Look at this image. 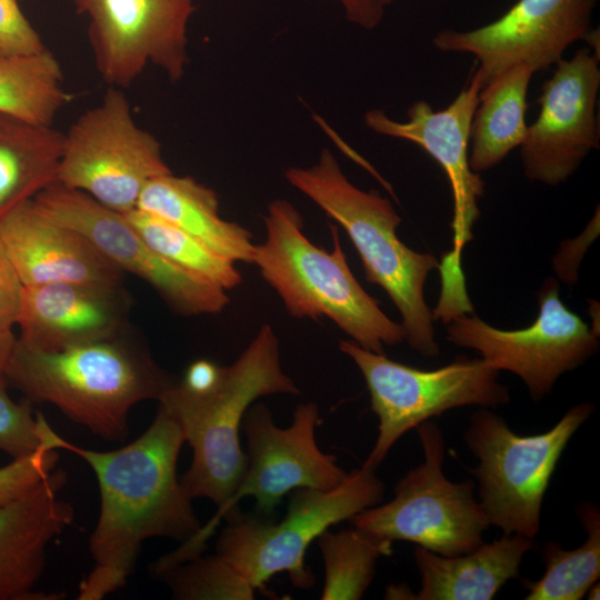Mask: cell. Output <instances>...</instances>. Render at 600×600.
I'll list each match as a JSON object with an SVG mask.
<instances>
[{
  "label": "cell",
  "instance_id": "6da1fadb",
  "mask_svg": "<svg viewBox=\"0 0 600 600\" xmlns=\"http://www.w3.org/2000/svg\"><path fill=\"white\" fill-rule=\"evenodd\" d=\"M36 414L41 443L80 457L99 486V517L89 539L92 567L79 584L78 600H102L123 588L146 540L183 542L200 530L192 499L177 473L184 437L161 406L140 437L110 451L73 444L41 412Z\"/></svg>",
  "mask_w": 600,
  "mask_h": 600
},
{
  "label": "cell",
  "instance_id": "7a4b0ae2",
  "mask_svg": "<svg viewBox=\"0 0 600 600\" xmlns=\"http://www.w3.org/2000/svg\"><path fill=\"white\" fill-rule=\"evenodd\" d=\"M3 374L29 401L53 404L114 442L127 439L131 409L159 400L176 381L122 336L57 351L33 349L17 338Z\"/></svg>",
  "mask_w": 600,
  "mask_h": 600
},
{
  "label": "cell",
  "instance_id": "3957f363",
  "mask_svg": "<svg viewBox=\"0 0 600 600\" xmlns=\"http://www.w3.org/2000/svg\"><path fill=\"white\" fill-rule=\"evenodd\" d=\"M277 393L300 390L281 368L278 338L269 324L233 363L221 368L211 389L193 392L176 380L163 391L159 406L177 421L192 449L190 467L180 478L189 498H206L219 507L232 494L246 468L243 418L258 398Z\"/></svg>",
  "mask_w": 600,
  "mask_h": 600
},
{
  "label": "cell",
  "instance_id": "277c9868",
  "mask_svg": "<svg viewBox=\"0 0 600 600\" xmlns=\"http://www.w3.org/2000/svg\"><path fill=\"white\" fill-rule=\"evenodd\" d=\"M284 178L344 229L367 281L381 287L399 311L409 346L423 357L438 356L424 284L440 263L433 254L414 251L400 240L401 218L391 201L377 190L364 191L351 183L328 148L312 166L288 168Z\"/></svg>",
  "mask_w": 600,
  "mask_h": 600
},
{
  "label": "cell",
  "instance_id": "5b68a950",
  "mask_svg": "<svg viewBox=\"0 0 600 600\" xmlns=\"http://www.w3.org/2000/svg\"><path fill=\"white\" fill-rule=\"evenodd\" d=\"M266 240L254 244L252 264L297 319L329 318L353 342L377 353L404 341L401 323L391 320L353 276L339 231L330 226L332 250L312 243L299 210L276 199L263 218Z\"/></svg>",
  "mask_w": 600,
  "mask_h": 600
},
{
  "label": "cell",
  "instance_id": "8992f818",
  "mask_svg": "<svg viewBox=\"0 0 600 600\" xmlns=\"http://www.w3.org/2000/svg\"><path fill=\"white\" fill-rule=\"evenodd\" d=\"M384 484L376 469L361 467L336 488L292 491L280 521L232 510L223 519L216 552L231 563L257 590L277 573L286 572L293 587L311 588L314 578L306 567L309 546L330 527L381 502Z\"/></svg>",
  "mask_w": 600,
  "mask_h": 600
},
{
  "label": "cell",
  "instance_id": "52a82bcc",
  "mask_svg": "<svg viewBox=\"0 0 600 600\" xmlns=\"http://www.w3.org/2000/svg\"><path fill=\"white\" fill-rule=\"evenodd\" d=\"M593 411L592 403H578L546 432L528 436L513 432L489 408L480 407L470 416L463 440L478 459L470 473L478 480V501L490 526L534 539L556 466Z\"/></svg>",
  "mask_w": 600,
  "mask_h": 600
},
{
  "label": "cell",
  "instance_id": "ba28073f",
  "mask_svg": "<svg viewBox=\"0 0 600 600\" xmlns=\"http://www.w3.org/2000/svg\"><path fill=\"white\" fill-rule=\"evenodd\" d=\"M417 433L423 461L394 486L393 499L370 507L350 520L353 528L389 542L408 541L441 556L470 552L483 541L490 527L474 497V482H453L443 473L444 437L432 421Z\"/></svg>",
  "mask_w": 600,
  "mask_h": 600
},
{
  "label": "cell",
  "instance_id": "9c48e42d",
  "mask_svg": "<svg viewBox=\"0 0 600 600\" xmlns=\"http://www.w3.org/2000/svg\"><path fill=\"white\" fill-rule=\"evenodd\" d=\"M340 350L360 370L371 410L378 417V437L363 467L376 469L394 443L409 430L433 417L464 406L496 408L510 401L499 372L482 358L459 357L433 370L391 360L384 353L341 340Z\"/></svg>",
  "mask_w": 600,
  "mask_h": 600
},
{
  "label": "cell",
  "instance_id": "30bf717a",
  "mask_svg": "<svg viewBox=\"0 0 600 600\" xmlns=\"http://www.w3.org/2000/svg\"><path fill=\"white\" fill-rule=\"evenodd\" d=\"M170 172L159 140L136 122L122 89L109 87L63 133L57 182L127 213L151 180Z\"/></svg>",
  "mask_w": 600,
  "mask_h": 600
},
{
  "label": "cell",
  "instance_id": "8fae6325",
  "mask_svg": "<svg viewBox=\"0 0 600 600\" xmlns=\"http://www.w3.org/2000/svg\"><path fill=\"white\" fill-rule=\"evenodd\" d=\"M319 419L318 406L308 402L297 407L289 427L280 428L266 406H251L241 427L248 448L244 472L213 517L181 542L178 547L181 554L193 557L204 552L220 522L244 498H253L257 512L270 518L282 498L296 489L329 490L339 486L349 472L338 464L336 456L318 447Z\"/></svg>",
  "mask_w": 600,
  "mask_h": 600
},
{
  "label": "cell",
  "instance_id": "7c38bea8",
  "mask_svg": "<svg viewBox=\"0 0 600 600\" xmlns=\"http://www.w3.org/2000/svg\"><path fill=\"white\" fill-rule=\"evenodd\" d=\"M482 79L478 70L444 108L433 110L423 101H414L407 110V119L397 121L384 111L372 109L363 120L371 131L394 139L410 141L424 150L444 171L453 199V248L442 258L441 294L439 301L457 306L468 300L461 269V253L472 240V228L480 211L484 182L469 164L470 126L479 102Z\"/></svg>",
  "mask_w": 600,
  "mask_h": 600
},
{
  "label": "cell",
  "instance_id": "4fadbf2b",
  "mask_svg": "<svg viewBox=\"0 0 600 600\" xmlns=\"http://www.w3.org/2000/svg\"><path fill=\"white\" fill-rule=\"evenodd\" d=\"M538 303L534 322L523 329L501 330L473 313L447 323L448 341L478 351L498 371L517 374L533 401L550 393L564 372L583 364L599 348V328L562 302L553 278L543 282Z\"/></svg>",
  "mask_w": 600,
  "mask_h": 600
},
{
  "label": "cell",
  "instance_id": "5bb4252c",
  "mask_svg": "<svg viewBox=\"0 0 600 600\" xmlns=\"http://www.w3.org/2000/svg\"><path fill=\"white\" fill-rule=\"evenodd\" d=\"M88 20L96 69L109 86L130 87L149 66L178 82L189 64L194 0H72Z\"/></svg>",
  "mask_w": 600,
  "mask_h": 600
},
{
  "label": "cell",
  "instance_id": "9a60e30c",
  "mask_svg": "<svg viewBox=\"0 0 600 600\" xmlns=\"http://www.w3.org/2000/svg\"><path fill=\"white\" fill-rule=\"evenodd\" d=\"M32 199L47 217L83 234L122 273H131L150 284L174 312L216 314L230 302L229 291L163 259L124 213L89 194L54 182Z\"/></svg>",
  "mask_w": 600,
  "mask_h": 600
},
{
  "label": "cell",
  "instance_id": "2e32d148",
  "mask_svg": "<svg viewBox=\"0 0 600 600\" xmlns=\"http://www.w3.org/2000/svg\"><path fill=\"white\" fill-rule=\"evenodd\" d=\"M599 61L598 53L581 48L569 60L561 59L542 83L539 114L520 146L529 180L559 186L599 148Z\"/></svg>",
  "mask_w": 600,
  "mask_h": 600
},
{
  "label": "cell",
  "instance_id": "e0dca14e",
  "mask_svg": "<svg viewBox=\"0 0 600 600\" xmlns=\"http://www.w3.org/2000/svg\"><path fill=\"white\" fill-rule=\"evenodd\" d=\"M596 4L597 0H517L494 21L467 31L441 30L432 43L443 52L472 54L483 87L516 64L534 72L557 64L591 30Z\"/></svg>",
  "mask_w": 600,
  "mask_h": 600
},
{
  "label": "cell",
  "instance_id": "ac0fdd59",
  "mask_svg": "<svg viewBox=\"0 0 600 600\" xmlns=\"http://www.w3.org/2000/svg\"><path fill=\"white\" fill-rule=\"evenodd\" d=\"M0 246L23 286H121L123 273L80 232L27 200L0 219Z\"/></svg>",
  "mask_w": 600,
  "mask_h": 600
},
{
  "label": "cell",
  "instance_id": "d6986e66",
  "mask_svg": "<svg viewBox=\"0 0 600 600\" xmlns=\"http://www.w3.org/2000/svg\"><path fill=\"white\" fill-rule=\"evenodd\" d=\"M129 298L121 286H23L18 340L44 351L123 336Z\"/></svg>",
  "mask_w": 600,
  "mask_h": 600
},
{
  "label": "cell",
  "instance_id": "ffe728a7",
  "mask_svg": "<svg viewBox=\"0 0 600 600\" xmlns=\"http://www.w3.org/2000/svg\"><path fill=\"white\" fill-rule=\"evenodd\" d=\"M62 469L20 498L0 506V600H58L62 593L34 590L46 567L47 548L74 520L73 507L59 498Z\"/></svg>",
  "mask_w": 600,
  "mask_h": 600
},
{
  "label": "cell",
  "instance_id": "44dd1931",
  "mask_svg": "<svg viewBox=\"0 0 600 600\" xmlns=\"http://www.w3.org/2000/svg\"><path fill=\"white\" fill-rule=\"evenodd\" d=\"M533 546L534 539L518 533H503L451 557L417 546L413 556L421 588L413 599L491 600L510 579L519 577L523 556Z\"/></svg>",
  "mask_w": 600,
  "mask_h": 600
},
{
  "label": "cell",
  "instance_id": "7402d4cb",
  "mask_svg": "<svg viewBox=\"0 0 600 600\" xmlns=\"http://www.w3.org/2000/svg\"><path fill=\"white\" fill-rule=\"evenodd\" d=\"M137 209L167 220L236 263H252L251 232L222 219L216 191L192 177L170 172L154 178L141 192Z\"/></svg>",
  "mask_w": 600,
  "mask_h": 600
},
{
  "label": "cell",
  "instance_id": "603a6c76",
  "mask_svg": "<svg viewBox=\"0 0 600 600\" xmlns=\"http://www.w3.org/2000/svg\"><path fill=\"white\" fill-rule=\"evenodd\" d=\"M534 70L526 64L510 67L481 88L469 137V164L473 172L499 164L526 132L527 94Z\"/></svg>",
  "mask_w": 600,
  "mask_h": 600
},
{
  "label": "cell",
  "instance_id": "cb8c5ba5",
  "mask_svg": "<svg viewBox=\"0 0 600 600\" xmlns=\"http://www.w3.org/2000/svg\"><path fill=\"white\" fill-rule=\"evenodd\" d=\"M63 132L0 112V219L57 182Z\"/></svg>",
  "mask_w": 600,
  "mask_h": 600
},
{
  "label": "cell",
  "instance_id": "d4e9b609",
  "mask_svg": "<svg viewBox=\"0 0 600 600\" xmlns=\"http://www.w3.org/2000/svg\"><path fill=\"white\" fill-rule=\"evenodd\" d=\"M72 96L63 87V71L47 48L30 54L0 57V112L52 124Z\"/></svg>",
  "mask_w": 600,
  "mask_h": 600
},
{
  "label": "cell",
  "instance_id": "484cf974",
  "mask_svg": "<svg viewBox=\"0 0 600 600\" xmlns=\"http://www.w3.org/2000/svg\"><path fill=\"white\" fill-rule=\"evenodd\" d=\"M577 516L587 538L583 543L566 550L556 541L541 549L544 573L536 581L522 580L526 600H581L600 577V512L597 506H578Z\"/></svg>",
  "mask_w": 600,
  "mask_h": 600
},
{
  "label": "cell",
  "instance_id": "4316f807",
  "mask_svg": "<svg viewBox=\"0 0 600 600\" xmlns=\"http://www.w3.org/2000/svg\"><path fill=\"white\" fill-rule=\"evenodd\" d=\"M323 563L322 600H359L369 588L380 557L392 553V542L356 528L324 531L318 539Z\"/></svg>",
  "mask_w": 600,
  "mask_h": 600
},
{
  "label": "cell",
  "instance_id": "83f0119b",
  "mask_svg": "<svg viewBox=\"0 0 600 600\" xmlns=\"http://www.w3.org/2000/svg\"><path fill=\"white\" fill-rule=\"evenodd\" d=\"M142 239L176 267L231 291L241 281L237 263L157 216L133 209L124 213Z\"/></svg>",
  "mask_w": 600,
  "mask_h": 600
},
{
  "label": "cell",
  "instance_id": "f1b7e54d",
  "mask_svg": "<svg viewBox=\"0 0 600 600\" xmlns=\"http://www.w3.org/2000/svg\"><path fill=\"white\" fill-rule=\"evenodd\" d=\"M180 600H251L256 589L224 558L204 552L186 561L150 570Z\"/></svg>",
  "mask_w": 600,
  "mask_h": 600
},
{
  "label": "cell",
  "instance_id": "f546056e",
  "mask_svg": "<svg viewBox=\"0 0 600 600\" xmlns=\"http://www.w3.org/2000/svg\"><path fill=\"white\" fill-rule=\"evenodd\" d=\"M8 383L4 374H0V450L16 459L33 453L42 444L31 401L12 400Z\"/></svg>",
  "mask_w": 600,
  "mask_h": 600
},
{
  "label": "cell",
  "instance_id": "4dcf8cb0",
  "mask_svg": "<svg viewBox=\"0 0 600 600\" xmlns=\"http://www.w3.org/2000/svg\"><path fill=\"white\" fill-rule=\"evenodd\" d=\"M59 453L46 444L33 453L13 459L0 468V506L29 492L44 480L56 468Z\"/></svg>",
  "mask_w": 600,
  "mask_h": 600
},
{
  "label": "cell",
  "instance_id": "1f68e13d",
  "mask_svg": "<svg viewBox=\"0 0 600 600\" xmlns=\"http://www.w3.org/2000/svg\"><path fill=\"white\" fill-rule=\"evenodd\" d=\"M46 49L18 0H0V57L37 53Z\"/></svg>",
  "mask_w": 600,
  "mask_h": 600
},
{
  "label": "cell",
  "instance_id": "d6a6232c",
  "mask_svg": "<svg viewBox=\"0 0 600 600\" xmlns=\"http://www.w3.org/2000/svg\"><path fill=\"white\" fill-rule=\"evenodd\" d=\"M23 284L0 246V330L17 326Z\"/></svg>",
  "mask_w": 600,
  "mask_h": 600
},
{
  "label": "cell",
  "instance_id": "836d02e7",
  "mask_svg": "<svg viewBox=\"0 0 600 600\" xmlns=\"http://www.w3.org/2000/svg\"><path fill=\"white\" fill-rule=\"evenodd\" d=\"M347 20L362 29L371 30L380 24L384 6L379 0H337Z\"/></svg>",
  "mask_w": 600,
  "mask_h": 600
},
{
  "label": "cell",
  "instance_id": "e575fe53",
  "mask_svg": "<svg viewBox=\"0 0 600 600\" xmlns=\"http://www.w3.org/2000/svg\"><path fill=\"white\" fill-rule=\"evenodd\" d=\"M16 340L12 330H0V374L4 373Z\"/></svg>",
  "mask_w": 600,
  "mask_h": 600
},
{
  "label": "cell",
  "instance_id": "d590c367",
  "mask_svg": "<svg viewBox=\"0 0 600 600\" xmlns=\"http://www.w3.org/2000/svg\"><path fill=\"white\" fill-rule=\"evenodd\" d=\"M599 591H600V586H599V583L597 581L588 589L586 596H588L587 598L589 600H598L600 598L599 597L600 596Z\"/></svg>",
  "mask_w": 600,
  "mask_h": 600
},
{
  "label": "cell",
  "instance_id": "8d00e7d4",
  "mask_svg": "<svg viewBox=\"0 0 600 600\" xmlns=\"http://www.w3.org/2000/svg\"><path fill=\"white\" fill-rule=\"evenodd\" d=\"M383 6L390 4L393 0H379Z\"/></svg>",
  "mask_w": 600,
  "mask_h": 600
}]
</instances>
